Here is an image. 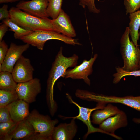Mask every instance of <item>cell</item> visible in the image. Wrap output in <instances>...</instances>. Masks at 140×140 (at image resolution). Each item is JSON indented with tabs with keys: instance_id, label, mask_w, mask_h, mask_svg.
<instances>
[{
	"instance_id": "cell-1",
	"label": "cell",
	"mask_w": 140,
	"mask_h": 140,
	"mask_svg": "<svg viewBox=\"0 0 140 140\" xmlns=\"http://www.w3.org/2000/svg\"><path fill=\"white\" fill-rule=\"evenodd\" d=\"M63 47H60L53 63L47 82L46 99L50 114L54 115L57 108V104L54 99V87L57 80L63 77L68 68L75 66L79 59L78 56L74 54L66 57L63 54Z\"/></svg>"
},
{
	"instance_id": "cell-2",
	"label": "cell",
	"mask_w": 140,
	"mask_h": 140,
	"mask_svg": "<svg viewBox=\"0 0 140 140\" xmlns=\"http://www.w3.org/2000/svg\"><path fill=\"white\" fill-rule=\"evenodd\" d=\"M10 18L20 27L33 31L39 30L55 31L52 19L48 17L40 18L32 15L16 7L9 10Z\"/></svg>"
},
{
	"instance_id": "cell-3",
	"label": "cell",
	"mask_w": 140,
	"mask_h": 140,
	"mask_svg": "<svg viewBox=\"0 0 140 140\" xmlns=\"http://www.w3.org/2000/svg\"><path fill=\"white\" fill-rule=\"evenodd\" d=\"M129 35V29L127 27L120 41V51L124 64L121 68L128 72L139 69L140 61V50L130 41Z\"/></svg>"
},
{
	"instance_id": "cell-4",
	"label": "cell",
	"mask_w": 140,
	"mask_h": 140,
	"mask_svg": "<svg viewBox=\"0 0 140 140\" xmlns=\"http://www.w3.org/2000/svg\"><path fill=\"white\" fill-rule=\"evenodd\" d=\"M23 42L42 50L45 43L51 39L61 41L65 43L72 45L79 43L72 38L65 36L54 31L39 30L33 32L30 34L21 37Z\"/></svg>"
},
{
	"instance_id": "cell-5",
	"label": "cell",
	"mask_w": 140,
	"mask_h": 140,
	"mask_svg": "<svg viewBox=\"0 0 140 140\" xmlns=\"http://www.w3.org/2000/svg\"><path fill=\"white\" fill-rule=\"evenodd\" d=\"M79 96L80 98L83 100L93 101L104 105L109 103H120L140 112V96L119 97L99 94L81 90L79 93Z\"/></svg>"
},
{
	"instance_id": "cell-6",
	"label": "cell",
	"mask_w": 140,
	"mask_h": 140,
	"mask_svg": "<svg viewBox=\"0 0 140 140\" xmlns=\"http://www.w3.org/2000/svg\"><path fill=\"white\" fill-rule=\"evenodd\" d=\"M27 119L33 127L35 133L44 140H52L55 126L58 122V119L51 120L48 116L41 114L35 110L30 113Z\"/></svg>"
},
{
	"instance_id": "cell-7",
	"label": "cell",
	"mask_w": 140,
	"mask_h": 140,
	"mask_svg": "<svg viewBox=\"0 0 140 140\" xmlns=\"http://www.w3.org/2000/svg\"><path fill=\"white\" fill-rule=\"evenodd\" d=\"M41 90L40 80L37 78L18 83L16 88L18 99L24 100L29 104L35 101L36 96Z\"/></svg>"
},
{
	"instance_id": "cell-8",
	"label": "cell",
	"mask_w": 140,
	"mask_h": 140,
	"mask_svg": "<svg viewBox=\"0 0 140 140\" xmlns=\"http://www.w3.org/2000/svg\"><path fill=\"white\" fill-rule=\"evenodd\" d=\"M97 57L98 54H95L89 60L84 59L79 65L76 66L72 69H67L63 77L74 79H83L85 83L90 85V81L88 76L92 73L93 66Z\"/></svg>"
},
{
	"instance_id": "cell-9",
	"label": "cell",
	"mask_w": 140,
	"mask_h": 140,
	"mask_svg": "<svg viewBox=\"0 0 140 140\" xmlns=\"http://www.w3.org/2000/svg\"><path fill=\"white\" fill-rule=\"evenodd\" d=\"M67 97L70 102L75 105L78 108L79 112V114L76 116L72 117H65L64 118L78 119L82 121L86 125L88 128L87 132L84 137L85 138H86L89 134L92 133L100 132L106 134L104 132L99 128H96L93 127L92 124V122L90 120V116L92 112L97 109L103 108L105 107V105L101 103H98L97 106L93 108L83 107L80 106L74 101L69 94H67Z\"/></svg>"
},
{
	"instance_id": "cell-10",
	"label": "cell",
	"mask_w": 140,
	"mask_h": 140,
	"mask_svg": "<svg viewBox=\"0 0 140 140\" xmlns=\"http://www.w3.org/2000/svg\"><path fill=\"white\" fill-rule=\"evenodd\" d=\"M128 124L127 116L125 113L120 110L115 115L104 121L99 124V128L107 134L119 140L122 138L114 134L115 131L119 128L124 127Z\"/></svg>"
},
{
	"instance_id": "cell-11",
	"label": "cell",
	"mask_w": 140,
	"mask_h": 140,
	"mask_svg": "<svg viewBox=\"0 0 140 140\" xmlns=\"http://www.w3.org/2000/svg\"><path fill=\"white\" fill-rule=\"evenodd\" d=\"M34 70L30 59L22 55L16 63L11 73L15 81L19 83L33 79Z\"/></svg>"
},
{
	"instance_id": "cell-12",
	"label": "cell",
	"mask_w": 140,
	"mask_h": 140,
	"mask_svg": "<svg viewBox=\"0 0 140 140\" xmlns=\"http://www.w3.org/2000/svg\"><path fill=\"white\" fill-rule=\"evenodd\" d=\"M29 47V45L27 43L17 45L11 43L2 64H0V72L6 71L11 73L17 61Z\"/></svg>"
},
{
	"instance_id": "cell-13",
	"label": "cell",
	"mask_w": 140,
	"mask_h": 140,
	"mask_svg": "<svg viewBox=\"0 0 140 140\" xmlns=\"http://www.w3.org/2000/svg\"><path fill=\"white\" fill-rule=\"evenodd\" d=\"M48 0H31L20 1L16 5L17 8L36 17L43 18L48 17L46 9Z\"/></svg>"
},
{
	"instance_id": "cell-14",
	"label": "cell",
	"mask_w": 140,
	"mask_h": 140,
	"mask_svg": "<svg viewBox=\"0 0 140 140\" xmlns=\"http://www.w3.org/2000/svg\"><path fill=\"white\" fill-rule=\"evenodd\" d=\"M52 21L55 31L71 38L76 36L69 16L62 9L57 17Z\"/></svg>"
},
{
	"instance_id": "cell-15",
	"label": "cell",
	"mask_w": 140,
	"mask_h": 140,
	"mask_svg": "<svg viewBox=\"0 0 140 140\" xmlns=\"http://www.w3.org/2000/svg\"><path fill=\"white\" fill-rule=\"evenodd\" d=\"M75 120L72 118L69 123H61L55 127L51 136L52 140L72 139L75 135L77 130Z\"/></svg>"
},
{
	"instance_id": "cell-16",
	"label": "cell",
	"mask_w": 140,
	"mask_h": 140,
	"mask_svg": "<svg viewBox=\"0 0 140 140\" xmlns=\"http://www.w3.org/2000/svg\"><path fill=\"white\" fill-rule=\"evenodd\" d=\"M29 103L18 99L7 106L12 120L18 123L26 119L30 113Z\"/></svg>"
},
{
	"instance_id": "cell-17",
	"label": "cell",
	"mask_w": 140,
	"mask_h": 140,
	"mask_svg": "<svg viewBox=\"0 0 140 140\" xmlns=\"http://www.w3.org/2000/svg\"><path fill=\"white\" fill-rule=\"evenodd\" d=\"M35 133L34 130L27 118L18 123L11 136V139L29 140Z\"/></svg>"
},
{
	"instance_id": "cell-18",
	"label": "cell",
	"mask_w": 140,
	"mask_h": 140,
	"mask_svg": "<svg viewBox=\"0 0 140 140\" xmlns=\"http://www.w3.org/2000/svg\"><path fill=\"white\" fill-rule=\"evenodd\" d=\"M95 110L92 115V122L99 125L108 118L119 113L120 110L116 106L108 104L101 110Z\"/></svg>"
},
{
	"instance_id": "cell-19",
	"label": "cell",
	"mask_w": 140,
	"mask_h": 140,
	"mask_svg": "<svg viewBox=\"0 0 140 140\" xmlns=\"http://www.w3.org/2000/svg\"><path fill=\"white\" fill-rule=\"evenodd\" d=\"M129 34L135 45L138 47L137 43L139 37V30L140 27V10L129 14Z\"/></svg>"
},
{
	"instance_id": "cell-20",
	"label": "cell",
	"mask_w": 140,
	"mask_h": 140,
	"mask_svg": "<svg viewBox=\"0 0 140 140\" xmlns=\"http://www.w3.org/2000/svg\"><path fill=\"white\" fill-rule=\"evenodd\" d=\"M0 72V90L9 91H16L17 84L11 73L6 71Z\"/></svg>"
},
{
	"instance_id": "cell-21",
	"label": "cell",
	"mask_w": 140,
	"mask_h": 140,
	"mask_svg": "<svg viewBox=\"0 0 140 140\" xmlns=\"http://www.w3.org/2000/svg\"><path fill=\"white\" fill-rule=\"evenodd\" d=\"M2 21L10 28L9 30L14 32V37L16 39H20L22 37L28 35L33 32L20 27L10 18L4 19Z\"/></svg>"
},
{
	"instance_id": "cell-22",
	"label": "cell",
	"mask_w": 140,
	"mask_h": 140,
	"mask_svg": "<svg viewBox=\"0 0 140 140\" xmlns=\"http://www.w3.org/2000/svg\"><path fill=\"white\" fill-rule=\"evenodd\" d=\"M18 123L13 121L0 123V140H11V136Z\"/></svg>"
},
{
	"instance_id": "cell-23",
	"label": "cell",
	"mask_w": 140,
	"mask_h": 140,
	"mask_svg": "<svg viewBox=\"0 0 140 140\" xmlns=\"http://www.w3.org/2000/svg\"><path fill=\"white\" fill-rule=\"evenodd\" d=\"M63 0H48L46 11L48 16L52 19L56 18L62 9Z\"/></svg>"
},
{
	"instance_id": "cell-24",
	"label": "cell",
	"mask_w": 140,
	"mask_h": 140,
	"mask_svg": "<svg viewBox=\"0 0 140 140\" xmlns=\"http://www.w3.org/2000/svg\"><path fill=\"white\" fill-rule=\"evenodd\" d=\"M18 99L16 91L0 90V107L6 106Z\"/></svg>"
},
{
	"instance_id": "cell-25",
	"label": "cell",
	"mask_w": 140,
	"mask_h": 140,
	"mask_svg": "<svg viewBox=\"0 0 140 140\" xmlns=\"http://www.w3.org/2000/svg\"><path fill=\"white\" fill-rule=\"evenodd\" d=\"M116 72L113 74V83L117 84L123 77L127 76H133L135 77L140 76V69L130 72L126 71L119 67L115 68Z\"/></svg>"
},
{
	"instance_id": "cell-26",
	"label": "cell",
	"mask_w": 140,
	"mask_h": 140,
	"mask_svg": "<svg viewBox=\"0 0 140 140\" xmlns=\"http://www.w3.org/2000/svg\"><path fill=\"white\" fill-rule=\"evenodd\" d=\"M126 14L136 12L140 8V0H124Z\"/></svg>"
},
{
	"instance_id": "cell-27",
	"label": "cell",
	"mask_w": 140,
	"mask_h": 140,
	"mask_svg": "<svg viewBox=\"0 0 140 140\" xmlns=\"http://www.w3.org/2000/svg\"><path fill=\"white\" fill-rule=\"evenodd\" d=\"M79 5L83 8L87 7L91 12L99 13L100 12L95 6V0H79Z\"/></svg>"
},
{
	"instance_id": "cell-28",
	"label": "cell",
	"mask_w": 140,
	"mask_h": 140,
	"mask_svg": "<svg viewBox=\"0 0 140 140\" xmlns=\"http://www.w3.org/2000/svg\"><path fill=\"white\" fill-rule=\"evenodd\" d=\"M13 121L7 106L0 107V123Z\"/></svg>"
},
{
	"instance_id": "cell-29",
	"label": "cell",
	"mask_w": 140,
	"mask_h": 140,
	"mask_svg": "<svg viewBox=\"0 0 140 140\" xmlns=\"http://www.w3.org/2000/svg\"><path fill=\"white\" fill-rule=\"evenodd\" d=\"M8 50V45L4 40L0 41V64H2Z\"/></svg>"
},
{
	"instance_id": "cell-30",
	"label": "cell",
	"mask_w": 140,
	"mask_h": 140,
	"mask_svg": "<svg viewBox=\"0 0 140 140\" xmlns=\"http://www.w3.org/2000/svg\"><path fill=\"white\" fill-rule=\"evenodd\" d=\"M8 6L4 4L0 8V20L10 18L9 11L8 10Z\"/></svg>"
},
{
	"instance_id": "cell-31",
	"label": "cell",
	"mask_w": 140,
	"mask_h": 140,
	"mask_svg": "<svg viewBox=\"0 0 140 140\" xmlns=\"http://www.w3.org/2000/svg\"><path fill=\"white\" fill-rule=\"evenodd\" d=\"M9 27L6 24L3 23L0 26V41L2 40L3 38L8 31Z\"/></svg>"
},
{
	"instance_id": "cell-32",
	"label": "cell",
	"mask_w": 140,
	"mask_h": 140,
	"mask_svg": "<svg viewBox=\"0 0 140 140\" xmlns=\"http://www.w3.org/2000/svg\"><path fill=\"white\" fill-rule=\"evenodd\" d=\"M23 0H0V3L2 4L4 3H11L15 2L18 1H21Z\"/></svg>"
},
{
	"instance_id": "cell-33",
	"label": "cell",
	"mask_w": 140,
	"mask_h": 140,
	"mask_svg": "<svg viewBox=\"0 0 140 140\" xmlns=\"http://www.w3.org/2000/svg\"><path fill=\"white\" fill-rule=\"evenodd\" d=\"M133 121L137 123H140V118H134L133 119Z\"/></svg>"
},
{
	"instance_id": "cell-34",
	"label": "cell",
	"mask_w": 140,
	"mask_h": 140,
	"mask_svg": "<svg viewBox=\"0 0 140 140\" xmlns=\"http://www.w3.org/2000/svg\"><path fill=\"white\" fill-rule=\"evenodd\" d=\"M139 37H140V32H139ZM139 66H140V61L139 62Z\"/></svg>"
},
{
	"instance_id": "cell-35",
	"label": "cell",
	"mask_w": 140,
	"mask_h": 140,
	"mask_svg": "<svg viewBox=\"0 0 140 140\" xmlns=\"http://www.w3.org/2000/svg\"><path fill=\"white\" fill-rule=\"evenodd\" d=\"M139 69H140V66H139Z\"/></svg>"
}]
</instances>
